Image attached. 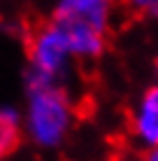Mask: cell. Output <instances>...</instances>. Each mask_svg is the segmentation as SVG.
Here are the masks:
<instances>
[{
    "instance_id": "obj_1",
    "label": "cell",
    "mask_w": 158,
    "mask_h": 161,
    "mask_svg": "<svg viewBox=\"0 0 158 161\" xmlns=\"http://www.w3.org/2000/svg\"><path fill=\"white\" fill-rule=\"evenodd\" d=\"M114 0H58L51 24L58 28L70 54L98 58L105 52Z\"/></svg>"
},
{
    "instance_id": "obj_2",
    "label": "cell",
    "mask_w": 158,
    "mask_h": 161,
    "mask_svg": "<svg viewBox=\"0 0 158 161\" xmlns=\"http://www.w3.org/2000/svg\"><path fill=\"white\" fill-rule=\"evenodd\" d=\"M72 103L58 84L28 89V103L21 124L35 145L44 149L58 147L72 126Z\"/></svg>"
},
{
    "instance_id": "obj_3",
    "label": "cell",
    "mask_w": 158,
    "mask_h": 161,
    "mask_svg": "<svg viewBox=\"0 0 158 161\" xmlns=\"http://www.w3.org/2000/svg\"><path fill=\"white\" fill-rule=\"evenodd\" d=\"M70 54L63 35L54 24H44L30 37V65L26 75V91L37 86H61V80L70 68Z\"/></svg>"
},
{
    "instance_id": "obj_4",
    "label": "cell",
    "mask_w": 158,
    "mask_h": 161,
    "mask_svg": "<svg viewBox=\"0 0 158 161\" xmlns=\"http://www.w3.org/2000/svg\"><path fill=\"white\" fill-rule=\"evenodd\" d=\"M133 133L146 147H158V86L146 89L133 112Z\"/></svg>"
},
{
    "instance_id": "obj_5",
    "label": "cell",
    "mask_w": 158,
    "mask_h": 161,
    "mask_svg": "<svg viewBox=\"0 0 158 161\" xmlns=\"http://www.w3.org/2000/svg\"><path fill=\"white\" fill-rule=\"evenodd\" d=\"M21 138V112L12 105H0V161L14 152Z\"/></svg>"
},
{
    "instance_id": "obj_6",
    "label": "cell",
    "mask_w": 158,
    "mask_h": 161,
    "mask_svg": "<svg viewBox=\"0 0 158 161\" xmlns=\"http://www.w3.org/2000/svg\"><path fill=\"white\" fill-rule=\"evenodd\" d=\"M126 3L133 9H137V12L149 14V16H154V19H158V0H126Z\"/></svg>"
},
{
    "instance_id": "obj_7",
    "label": "cell",
    "mask_w": 158,
    "mask_h": 161,
    "mask_svg": "<svg viewBox=\"0 0 158 161\" xmlns=\"http://www.w3.org/2000/svg\"><path fill=\"white\" fill-rule=\"evenodd\" d=\"M146 161H158V149H154V152L146 157Z\"/></svg>"
},
{
    "instance_id": "obj_8",
    "label": "cell",
    "mask_w": 158,
    "mask_h": 161,
    "mask_svg": "<svg viewBox=\"0 0 158 161\" xmlns=\"http://www.w3.org/2000/svg\"><path fill=\"white\" fill-rule=\"evenodd\" d=\"M156 149H158V147H156Z\"/></svg>"
}]
</instances>
